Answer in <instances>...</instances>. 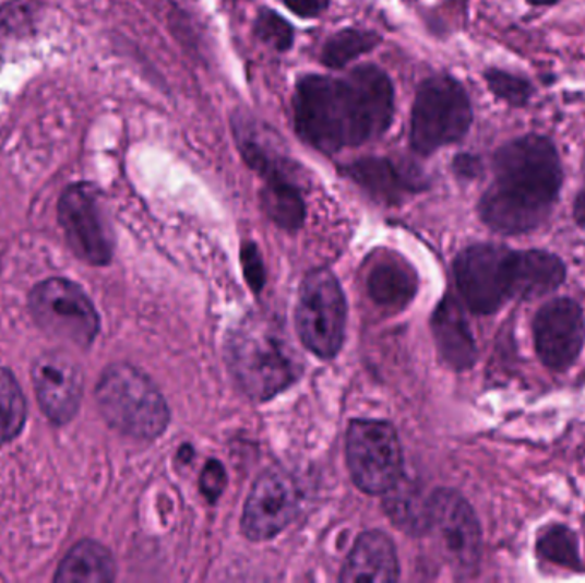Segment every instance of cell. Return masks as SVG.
Returning <instances> with one entry per match:
<instances>
[{"instance_id":"24","label":"cell","mask_w":585,"mask_h":583,"mask_svg":"<svg viewBox=\"0 0 585 583\" xmlns=\"http://www.w3.org/2000/svg\"><path fill=\"white\" fill-rule=\"evenodd\" d=\"M26 403L11 371L0 368V445L11 442L23 430Z\"/></svg>"},{"instance_id":"1","label":"cell","mask_w":585,"mask_h":583,"mask_svg":"<svg viewBox=\"0 0 585 583\" xmlns=\"http://www.w3.org/2000/svg\"><path fill=\"white\" fill-rule=\"evenodd\" d=\"M394 103L391 78L373 63L358 66L345 78L303 75L292 95L295 131L325 154L363 146L391 129Z\"/></svg>"},{"instance_id":"9","label":"cell","mask_w":585,"mask_h":583,"mask_svg":"<svg viewBox=\"0 0 585 583\" xmlns=\"http://www.w3.org/2000/svg\"><path fill=\"white\" fill-rule=\"evenodd\" d=\"M32 312L48 334L87 347L98 334L99 320L92 301L75 284L48 279L32 293Z\"/></svg>"},{"instance_id":"28","label":"cell","mask_w":585,"mask_h":583,"mask_svg":"<svg viewBox=\"0 0 585 583\" xmlns=\"http://www.w3.org/2000/svg\"><path fill=\"white\" fill-rule=\"evenodd\" d=\"M241 262L246 269L247 281L253 291H261L262 284L265 281L264 264H262L261 253L253 243L243 245L241 249Z\"/></svg>"},{"instance_id":"3","label":"cell","mask_w":585,"mask_h":583,"mask_svg":"<svg viewBox=\"0 0 585 583\" xmlns=\"http://www.w3.org/2000/svg\"><path fill=\"white\" fill-rule=\"evenodd\" d=\"M226 349L231 373L253 401H267L286 391L303 371L300 355L273 317L250 316L243 320Z\"/></svg>"},{"instance_id":"27","label":"cell","mask_w":585,"mask_h":583,"mask_svg":"<svg viewBox=\"0 0 585 583\" xmlns=\"http://www.w3.org/2000/svg\"><path fill=\"white\" fill-rule=\"evenodd\" d=\"M253 33L262 44L270 45L274 50L288 51L295 40L291 24L270 8H262L253 21Z\"/></svg>"},{"instance_id":"12","label":"cell","mask_w":585,"mask_h":583,"mask_svg":"<svg viewBox=\"0 0 585 583\" xmlns=\"http://www.w3.org/2000/svg\"><path fill=\"white\" fill-rule=\"evenodd\" d=\"M300 504L297 483L283 471H267L253 483L241 528L249 539L267 540L288 527Z\"/></svg>"},{"instance_id":"23","label":"cell","mask_w":585,"mask_h":583,"mask_svg":"<svg viewBox=\"0 0 585 583\" xmlns=\"http://www.w3.org/2000/svg\"><path fill=\"white\" fill-rule=\"evenodd\" d=\"M379 44L380 36L377 33L356 28L341 29L325 41L321 50V62L327 69L339 71L353 60L379 47Z\"/></svg>"},{"instance_id":"10","label":"cell","mask_w":585,"mask_h":583,"mask_svg":"<svg viewBox=\"0 0 585 583\" xmlns=\"http://www.w3.org/2000/svg\"><path fill=\"white\" fill-rule=\"evenodd\" d=\"M428 531L435 534L454 572L469 576L481 560V528L470 504L452 489H437L430 497Z\"/></svg>"},{"instance_id":"7","label":"cell","mask_w":585,"mask_h":583,"mask_svg":"<svg viewBox=\"0 0 585 583\" xmlns=\"http://www.w3.org/2000/svg\"><path fill=\"white\" fill-rule=\"evenodd\" d=\"M346 461L361 491L387 493L403 474V450L396 430L385 421L356 419L346 435Z\"/></svg>"},{"instance_id":"19","label":"cell","mask_w":585,"mask_h":583,"mask_svg":"<svg viewBox=\"0 0 585 583\" xmlns=\"http://www.w3.org/2000/svg\"><path fill=\"white\" fill-rule=\"evenodd\" d=\"M566 269L557 255L542 250L514 252V298H539L562 286Z\"/></svg>"},{"instance_id":"26","label":"cell","mask_w":585,"mask_h":583,"mask_svg":"<svg viewBox=\"0 0 585 583\" xmlns=\"http://www.w3.org/2000/svg\"><path fill=\"white\" fill-rule=\"evenodd\" d=\"M485 80H487L488 90L511 107L523 108L530 102L533 84L523 75L493 68L485 72Z\"/></svg>"},{"instance_id":"17","label":"cell","mask_w":585,"mask_h":583,"mask_svg":"<svg viewBox=\"0 0 585 583\" xmlns=\"http://www.w3.org/2000/svg\"><path fill=\"white\" fill-rule=\"evenodd\" d=\"M399 579L396 548L379 531L361 534L348 556L341 582H396Z\"/></svg>"},{"instance_id":"32","label":"cell","mask_w":585,"mask_h":583,"mask_svg":"<svg viewBox=\"0 0 585 583\" xmlns=\"http://www.w3.org/2000/svg\"><path fill=\"white\" fill-rule=\"evenodd\" d=\"M574 217L578 225L585 226V189H582L575 199Z\"/></svg>"},{"instance_id":"25","label":"cell","mask_w":585,"mask_h":583,"mask_svg":"<svg viewBox=\"0 0 585 583\" xmlns=\"http://www.w3.org/2000/svg\"><path fill=\"white\" fill-rule=\"evenodd\" d=\"M536 551L548 563L572 570L581 568L577 537L566 525H551L542 531L536 544Z\"/></svg>"},{"instance_id":"8","label":"cell","mask_w":585,"mask_h":583,"mask_svg":"<svg viewBox=\"0 0 585 583\" xmlns=\"http://www.w3.org/2000/svg\"><path fill=\"white\" fill-rule=\"evenodd\" d=\"M454 274L470 312L490 316L514 298V250L473 245L455 259Z\"/></svg>"},{"instance_id":"14","label":"cell","mask_w":585,"mask_h":583,"mask_svg":"<svg viewBox=\"0 0 585 583\" xmlns=\"http://www.w3.org/2000/svg\"><path fill=\"white\" fill-rule=\"evenodd\" d=\"M33 383L41 409L57 425L71 421L80 409L83 379L71 359L48 353L36 359Z\"/></svg>"},{"instance_id":"5","label":"cell","mask_w":585,"mask_h":583,"mask_svg":"<svg viewBox=\"0 0 585 583\" xmlns=\"http://www.w3.org/2000/svg\"><path fill=\"white\" fill-rule=\"evenodd\" d=\"M473 123V107L459 81L449 74L431 75L416 90L409 144L419 156L463 141Z\"/></svg>"},{"instance_id":"2","label":"cell","mask_w":585,"mask_h":583,"mask_svg":"<svg viewBox=\"0 0 585 583\" xmlns=\"http://www.w3.org/2000/svg\"><path fill=\"white\" fill-rule=\"evenodd\" d=\"M493 175L478 204L488 228L521 235L539 228L553 213L563 168L551 139L527 134L505 142L493 154Z\"/></svg>"},{"instance_id":"22","label":"cell","mask_w":585,"mask_h":583,"mask_svg":"<svg viewBox=\"0 0 585 583\" xmlns=\"http://www.w3.org/2000/svg\"><path fill=\"white\" fill-rule=\"evenodd\" d=\"M387 493H391V497L387 495L385 504L397 525L413 534L428 533L430 497L423 500L416 486L403 485V477Z\"/></svg>"},{"instance_id":"16","label":"cell","mask_w":585,"mask_h":583,"mask_svg":"<svg viewBox=\"0 0 585 583\" xmlns=\"http://www.w3.org/2000/svg\"><path fill=\"white\" fill-rule=\"evenodd\" d=\"M431 331L440 356L449 367L464 371L475 365L478 356L475 337L454 296L447 295L440 301L431 319Z\"/></svg>"},{"instance_id":"15","label":"cell","mask_w":585,"mask_h":583,"mask_svg":"<svg viewBox=\"0 0 585 583\" xmlns=\"http://www.w3.org/2000/svg\"><path fill=\"white\" fill-rule=\"evenodd\" d=\"M345 174L375 201L387 205L399 204L404 195L428 189L427 177L415 165L404 166L389 158L355 159L345 166Z\"/></svg>"},{"instance_id":"31","label":"cell","mask_w":585,"mask_h":583,"mask_svg":"<svg viewBox=\"0 0 585 583\" xmlns=\"http://www.w3.org/2000/svg\"><path fill=\"white\" fill-rule=\"evenodd\" d=\"M286 8L303 20H313L327 11L331 0H283Z\"/></svg>"},{"instance_id":"18","label":"cell","mask_w":585,"mask_h":583,"mask_svg":"<svg viewBox=\"0 0 585 583\" xmlns=\"http://www.w3.org/2000/svg\"><path fill=\"white\" fill-rule=\"evenodd\" d=\"M367 288L372 300L389 310H401L415 298L418 277L408 262L387 253L373 257L368 269Z\"/></svg>"},{"instance_id":"4","label":"cell","mask_w":585,"mask_h":583,"mask_svg":"<svg viewBox=\"0 0 585 583\" xmlns=\"http://www.w3.org/2000/svg\"><path fill=\"white\" fill-rule=\"evenodd\" d=\"M99 411L120 433L155 440L167 430L170 411L150 377L131 365H111L96 389Z\"/></svg>"},{"instance_id":"21","label":"cell","mask_w":585,"mask_h":583,"mask_svg":"<svg viewBox=\"0 0 585 583\" xmlns=\"http://www.w3.org/2000/svg\"><path fill=\"white\" fill-rule=\"evenodd\" d=\"M261 201L265 214L279 228L292 231L303 226L307 214L305 201L297 183L289 178L288 170L277 171L264 178Z\"/></svg>"},{"instance_id":"13","label":"cell","mask_w":585,"mask_h":583,"mask_svg":"<svg viewBox=\"0 0 585 583\" xmlns=\"http://www.w3.org/2000/svg\"><path fill=\"white\" fill-rule=\"evenodd\" d=\"M534 344L539 358L551 370L574 365L585 340L582 308L570 298H558L541 307L534 319Z\"/></svg>"},{"instance_id":"6","label":"cell","mask_w":585,"mask_h":583,"mask_svg":"<svg viewBox=\"0 0 585 583\" xmlns=\"http://www.w3.org/2000/svg\"><path fill=\"white\" fill-rule=\"evenodd\" d=\"M297 331L301 343L319 358H334L343 346L346 300L336 276L327 269H315L301 283Z\"/></svg>"},{"instance_id":"29","label":"cell","mask_w":585,"mask_h":583,"mask_svg":"<svg viewBox=\"0 0 585 583\" xmlns=\"http://www.w3.org/2000/svg\"><path fill=\"white\" fill-rule=\"evenodd\" d=\"M226 486V473L218 461L207 462L206 467L202 471L201 489L206 495L207 500L216 501Z\"/></svg>"},{"instance_id":"30","label":"cell","mask_w":585,"mask_h":583,"mask_svg":"<svg viewBox=\"0 0 585 583\" xmlns=\"http://www.w3.org/2000/svg\"><path fill=\"white\" fill-rule=\"evenodd\" d=\"M452 170L463 180H476L482 175V162L473 153L455 154L452 159Z\"/></svg>"},{"instance_id":"11","label":"cell","mask_w":585,"mask_h":583,"mask_svg":"<svg viewBox=\"0 0 585 583\" xmlns=\"http://www.w3.org/2000/svg\"><path fill=\"white\" fill-rule=\"evenodd\" d=\"M59 219L75 255L92 265H107L111 261L114 240L92 186L75 183L63 190Z\"/></svg>"},{"instance_id":"20","label":"cell","mask_w":585,"mask_h":583,"mask_svg":"<svg viewBox=\"0 0 585 583\" xmlns=\"http://www.w3.org/2000/svg\"><path fill=\"white\" fill-rule=\"evenodd\" d=\"M116 579V563L102 544L83 540L75 544L60 563L56 582L105 583Z\"/></svg>"},{"instance_id":"33","label":"cell","mask_w":585,"mask_h":583,"mask_svg":"<svg viewBox=\"0 0 585 583\" xmlns=\"http://www.w3.org/2000/svg\"><path fill=\"white\" fill-rule=\"evenodd\" d=\"M562 0H527V4L533 5V8H546V5H554Z\"/></svg>"}]
</instances>
